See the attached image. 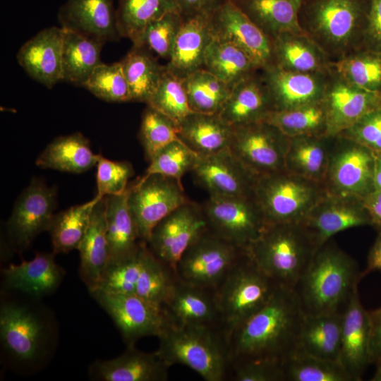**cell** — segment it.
<instances>
[{
	"mask_svg": "<svg viewBox=\"0 0 381 381\" xmlns=\"http://www.w3.org/2000/svg\"><path fill=\"white\" fill-rule=\"evenodd\" d=\"M305 315L295 291L278 286L264 306L228 336L231 362L258 358L283 363L298 349Z\"/></svg>",
	"mask_w": 381,
	"mask_h": 381,
	"instance_id": "obj_1",
	"label": "cell"
},
{
	"mask_svg": "<svg viewBox=\"0 0 381 381\" xmlns=\"http://www.w3.org/2000/svg\"><path fill=\"white\" fill-rule=\"evenodd\" d=\"M361 278L356 260L327 241L294 290L306 315L342 313Z\"/></svg>",
	"mask_w": 381,
	"mask_h": 381,
	"instance_id": "obj_2",
	"label": "cell"
},
{
	"mask_svg": "<svg viewBox=\"0 0 381 381\" xmlns=\"http://www.w3.org/2000/svg\"><path fill=\"white\" fill-rule=\"evenodd\" d=\"M370 0H305L299 24L335 62L361 49Z\"/></svg>",
	"mask_w": 381,
	"mask_h": 381,
	"instance_id": "obj_3",
	"label": "cell"
},
{
	"mask_svg": "<svg viewBox=\"0 0 381 381\" xmlns=\"http://www.w3.org/2000/svg\"><path fill=\"white\" fill-rule=\"evenodd\" d=\"M319 248L301 223L267 224L246 250L278 286L294 289Z\"/></svg>",
	"mask_w": 381,
	"mask_h": 381,
	"instance_id": "obj_4",
	"label": "cell"
},
{
	"mask_svg": "<svg viewBox=\"0 0 381 381\" xmlns=\"http://www.w3.org/2000/svg\"><path fill=\"white\" fill-rule=\"evenodd\" d=\"M158 338L156 351L169 367L186 365L206 381H224L229 375L230 352L219 328L169 325Z\"/></svg>",
	"mask_w": 381,
	"mask_h": 381,
	"instance_id": "obj_5",
	"label": "cell"
},
{
	"mask_svg": "<svg viewBox=\"0 0 381 381\" xmlns=\"http://www.w3.org/2000/svg\"><path fill=\"white\" fill-rule=\"evenodd\" d=\"M278 286L245 250L214 290L226 340L233 330L265 305Z\"/></svg>",
	"mask_w": 381,
	"mask_h": 381,
	"instance_id": "obj_6",
	"label": "cell"
},
{
	"mask_svg": "<svg viewBox=\"0 0 381 381\" xmlns=\"http://www.w3.org/2000/svg\"><path fill=\"white\" fill-rule=\"evenodd\" d=\"M325 186L286 170L255 178L253 197L268 224L301 223L326 194Z\"/></svg>",
	"mask_w": 381,
	"mask_h": 381,
	"instance_id": "obj_7",
	"label": "cell"
},
{
	"mask_svg": "<svg viewBox=\"0 0 381 381\" xmlns=\"http://www.w3.org/2000/svg\"><path fill=\"white\" fill-rule=\"evenodd\" d=\"M52 329L30 305L4 301L0 307V339L4 351L23 365H32L47 353Z\"/></svg>",
	"mask_w": 381,
	"mask_h": 381,
	"instance_id": "obj_8",
	"label": "cell"
},
{
	"mask_svg": "<svg viewBox=\"0 0 381 381\" xmlns=\"http://www.w3.org/2000/svg\"><path fill=\"white\" fill-rule=\"evenodd\" d=\"M374 152L337 135L330 150L324 186L327 193L363 199L374 190Z\"/></svg>",
	"mask_w": 381,
	"mask_h": 381,
	"instance_id": "obj_9",
	"label": "cell"
},
{
	"mask_svg": "<svg viewBox=\"0 0 381 381\" xmlns=\"http://www.w3.org/2000/svg\"><path fill=\"white\" fill-rule=\"evenodd\" d=\"M244 251L207 229L183 253L176 274L186 283L214 291Z\"/></svg>",
	"mask_w": 381,
	"mask_h": 381,
	"instance_id": "obj_10",
	"label": "cell"
},
{
	"mask_svg": "<svg viewBox=\"0 0 381 381\" xmlns=\"http://www.w3.org/2000/svg\"><path fill=\"white\" fill-rule=\"evenodd\" d=\"M202 207L208 229L243 250L268 224L253 196L209 195Z\"/></svg>",
	"mask_w": 381,
	"mask_h": 381,
	"instance_id": "obj_11",
	"label": "cell"
},
{
	"mask_svg": "<svg viewBox=\"0 0 381 381\" xmlns=\"http://www.w3.org/2000/svg\"><path fill=\"white\" fill-rule=\"evenodd\" d=\"M289 138L265 121L233 127L229 150L257 177L285 170Z\"/></svg>",
	"mask_w": 381,
	"mask_h": 381,
	"instance_id": "obj_12",
	"label": "cell"
},
{
	"mask_svg": "<svg viewBox=\"0 0 381 381\" xmlns=\"http://www.w3.org/2000/svg\"><path fill=\"white\" fill-rule=\"evenodd\" d=\"M188 201L181 181L175 178L144 174L131 184L128 204L140 239L147 243L154 227Z\"/></svg>",
	"mask_w": 381,
	"mask_h": 381,
	"instance_id": "obj_13",
	"label": "cell"
},
{
	"mask_svg": "<svg viewBox=\"0 0 381 381\" xmlns=\"http://www.w3.org/2000/svg\"><path fill=\"white\" fill-rule=\"evenodd\" d=\"M90 294L112 319L127 346L144 337H158L170 325L162 308L136 294Z\"/></svg>",
	"mask_w": 381,
	"mask_h": 381,
	"instance_id": "obj_14",
	"label": "cell"
},
{
	"mask_svg": "<svg viewBox=\"0 0 381 381\" xmlns=\"http://www.w3.org/2000/svg\"><path fill=\"white\" fill-rule=\"evenodd\" d=\"M207 229L202 207L189 200L154 227L147 245L158 259L176 273L177 263L183 253Z\"/></svg>",
	"mask_w": 381,
	"mask_h": 381,
	"instance_id": "obj_15",
	"label": "cell"
},
{
	"mask_svg": "<svg viewBox=\"0 0 381 381\" xmlns=\"http://www.w3.org/2000/svg\"><path fill=\"white\" fill-rule=\"evenodd\" d=\"M56 190L34 179L17 199L7 222L8 236L18 251L26 249L41 233L49 230L56 205Z\"/></svg>",
	"mask_w": 381,
	"mask_h": 381,
	"instance_id": "obj_16",
	"label": "cell"
},
{
	"mask_svg": "<svg viewBox=\"0 0 381 381\" xmlns=\"http://www.w3.org/2000/svg\"><path fill=\"white\" fill-rule=\"evenodd\" d=\"M210 27L213 39L238 47L260 70L273 66L272 38L231 0H226L210 14Z\"/></svg>",
	"mask_w": 381,
	"mask_h": 381,
	"instance_id": "obj_17",
	"label": "cell"
},
{
	"mask_svg": "<svg viewBox=\"0 0 381 381\" xmlns=\"http://www.w3.org/2000/svg\"><path fill=\"white\" fill-rule=\"evenodd\" d=\"M327 135L336 136L367 113L381 107V92L360 88L344 80L331 67L323 96Z\"/></svg>",
	"mask_w": 381,
	"mask_h": 381,
	"instance_id": "obj_18",
	"label": "cell"
},
{
	"mask_svg": "<svg viewBox=\"0 0 381 381\" xmlns=\"http://www.w3.org/2000/svg\"><path fill=\"white\" fill-rule=\"evenodd\" d=\"M301 224L320 248L337 233L371 225V220L361 198L326 193Z\"/></svg>",
	"mask_w": 381,
	"mask_h": 381,
	"instance_id": "obj_19",
	"label": "cell"
},
{
	"mask_svg": "<svg viewBox=\"0 0 381 381\" xmlns=\"http://www.w3.org/2000/svg\"><path fill=\"white\" fill-rule=\"evenodd\" d=\"M192 173L209 195L253 196L255 179L229 149L210 155H199Z\"/></svg>",
	"mask_w": 381,
	"mask_h": 381,
	"instance_id": "obj_20",
	"label": "cell"
},
{
	"mask_svg": "<svg viewBox=\"0 0 381 381\" xmlns=\"http://www.w3.org/2000/svg\"><path fill=\"white\" fill-rule=\"evenodd\" d=\"M60 27L103 44L118 41L114 0H66L58 12Z\"/></svg>",
	"mask_w": 381,
	"mask_h": 381,
	"instance_id": "obj_21",
	"label": "cell"
},
{
	"mask_svg": "<svg viewBox=\"0 0 381 381\" xmlns=\"http://www.w3.org/2000/svg\"><path fill=\"white\" fill-rule=\"evenodd\" d=\"M370 328V313L363 306L357 287L342 313L339 356V363L354 381L361 380L371 363Z\"/></svg>",
	"mask_w": 381,
	"mask_h": 381,
	"instance_id": "obj_22",
	"label": "cell"
},
{
	"mask_svg": "<svg viewBox=\"0 0 381 381\" xmlns=\"http://www.w3.org/2000/svg\"><path fill=\"white\" fill-rule=\"evenodd\" d=\"M63 39L61 27L44 28L26 41L16 55L24 71L47 88L62 81Z\"/></svg>",
	"mask_w": 381,
	"mask_h": 381,
	"instance_id": "obj_23",
	"label": "cell"
},
{
	"mask_svg": "<svg viewBox=\"0 0 381 381\" xmlns=\"http://www.w3.org/2000/svg\"><path fill=\"white\" fill-rule=\"evenodd\" d=\"M330 71L300 73L275 66L260 70L271 94L274 110L292 109L322 99Z\"/></svg>",
	"mask_w": 381,
	"mask_h": 381,
	"instance_id": "obj_24",
	"label": "cell"
},
{
	"mask_svg": "<svg viewBox=\"0 0 381 381\" xmlns=\"http://www.w3.org/2000/svg\"><path fill=\"white\" fill-rule=\"evenodd\" d=\"M162 308L170 325L207 326L222 330L212 290L186 283L177 278Z\"/></svg>",
	"mask_w": 381,
	"mask_h": 381,
	"instance_id": "obj_25",
	"label": "cell"
},
{
	"mask_svg": "<svg viewBox=\"0 0 381 381\" xmlns=\"http://www.w3.org/2000/svg\"><path fill=\"white\" fill-rule=\"evenodd\" d=\"M169 368L157 351L147 353L131 346L116 358L93 362L89 375L102 381H166Z\"/></svg>",
	"mask_w": 381,
	"mask_h": 381,
	"instance_id": "obj_26",
	"label": "cell"
},
{
	"mask_svg": "<svg viewBox=\"0 0 381 381\" xmlns=\"http://www.w3.org/2000/svg\"><path fill=\"white\" fill-rule=\"evenodd\" d=\"M274 111L271 94L260 70L246 77L231 90L218 114L232 127L265 121Z\"/></svg>",
	"mask_w": 381,
	"mask_h": 381,
	"instance_id": "obj_27",
	"label": "cell"
},
{
	"mask_svg": "<svg viewBox=\"0 0 381 381\" xmlns=\"http://www.w3.org/2000/svg\"><path fill=\"white\" fill-rule=\"evenodd\" d=\"M212 39L210 14L183 16L167 68L182 79L203 68L205 53Z\"/></svg>",
	"mask_w": 381,
	"mask_h": 381,
	"instance_id": "obj_28",
	"label": "cell"
},
{
	"mask_svg": "<svg viewBox=\"0 0 381 381\" xmlns=\"http://www.w3.org/2000/svg\"><path fill=\"white\" fill-rule=\"evenodd\" d=\"M54 255L53 252L37 253L31 260L8 265L2 271L4 286L35 298L54 293L65 276Z\"/></svg>",
	"mask_w": 381,
	"mask_h": 381,
	"instance_id": "obj_29",
	"label": "cell"
},
{
	"mask_svg": "<svg viewBox=\"0 0 381 381\" xmlns=\"http://www.w3.org/2000/svg\"><path fill=\"white\" fill-rule=\"evenodd\" d=\"M273 66L300 73H327L332 61L303 31L284 32L272 38Z\"/></svg>",
	"mask_w": 381,
	"mask_h": 381,
	"instance_id": "obj_30",
	"label": "cell"
},
{
	"mask_svg": "<svg viewBox=\"0 0 381 381\" xmlns=\"http://www.w3.org/2000/svg\"><path fill=\"white\" fill-rule=\"evenodd\" d=\"M106 196L95 205L89 226L80 243L79 274L90 293L96 290L109 262L107 236Z\"/></svg>",
	"mask_w": 381,
	"mask_h": 381,
	"instance_id": "obj_31",
	"label": "cell"
},
{
	"mask_svg": "<svg viewBox=\"0 0 381 381\" xmlns=\"http://www.w3.org/2000/svg\"><path fill=\"white\" fill-rule=\"evenodd\" d=\"M334 137L322 135L289 138L285 170L324 184Z\"/></svg>",
	"mask_w": 381,
	"mask_h": 381,
	"instance_id": "obj_32",
	"label": "cell"
},
{
	"mask_svg": "<svg viewBox=\"0 0 381 381\" xmlns=\"http://www.w3.org/2000/svg\"><path fill=\"white\" fill-rule=\"evenodd\" d=\"M101 155L91 149L81 133L61 135L49 143L36 159V165L64 172L80 174L97 164Z\"/></svg>",
	"mask_w": 381,
	"mask_h": 381,
	"instance_id": "obj_33",
	"label": "cell"
},
{
	"mask_svg": "<svg viewBox=\"0 0 381 381\" xmlns=\"http://www.w3.org/2000/svg\"><path fill=\"white\" fill-rule=\"evenodd\" d=\"M233 127L218 114L192 112L179 125V138L198 155L229 149Z\"/></svg>",
	"mask_w": 381,
	"mask_h": 381,
	"instance_id": "obj_34",
	"label": "cell"
},
{
	"mask_svg": "<svg viewBox=\"0 0 381 381\" xmlns=\"http://www.w3.org/2000/svg\"><path fill=\"white\" fill-rule=\"evenodd\" d=\"M270 38L284 32L303 31L299 13L305 0H231Z\"/></svg>",
	"mask_w": 381,
	"mask_h": 381,
	"instance_id": "obj_35",
	"label": "cell"
},
{
	"mask_svg": "<svg viewBox=\"0 0 381 381\" xmlns=\"http://www.w3.org/2000/svg\"><path fill=\"white\" fill-rule=\"evenodd\" d=\"M342 313L305 315L298 349L323 359L339 362Z\"/></svg>",
	"mask_w": 381,
	"mask_h": 381,
	"instance_id": "obj_36",
	"label": "cell"
},
{
	"mask_svg": "<svg viewBox=\"0 0 381 381\" xmlns=\"http://www.w3.org/2000/svg\"><path fill=\"white\" fill-rule=\"evenodd\" d=\"M130 191L131 186H128L121 195L106 196L109 262L131 255L142 242L129 207Z\"/></svg>",
	"mask_w": 381,
	"mask_h": 381,
	"instance_id": "obj_37",
	"label": "cell"
},
{
	"mask_svg": "<svg viewBox=\"0 0 381 381\" xmlns=\"http://www.w3.org/2000/svg\"><path fill=\"white\" fill-rule=\"evenodd\" d=\"M104 44L77 32L64 29L62 81L84 87L101 63Z\"/></svg>",
	"mask_w": 381,
	"mask_h": 381,
	"instance_id": "obj_38",
	"label": "cell"
},
{
	"mask_svg": "<svg viewBox=\"0 0 381 381\" xmlns=\"http://www.w3.org/2000/svg\"><path fill=\"white\" fill-rule=\"evenodd\" d=\"M120 62L131 101L147 104L159 85L165 66L161 65L147 48L135 45Z\"/></svg>",
	"mask_w": 381,
	"mask_h": 381,
	"instance_id": "obj_39",
	"label": "cell"
},
{
	"mask_svg": "<svg viewBox=\"0 0 381 381\" xmlns=\"http://www.w3.org/2000/svg\"><path fill=\"white\" fill-rule=\"evenodd\" d=\"M170 12H181L179 0H119V33L136 44L150 23Z\"/></svg>",
	"mask_w": 381,
	"mask_h": 381,
	"instance_id": "obj_40",
	"label": "cell"
},
{
	"mask_svg": "<svg viewBox=\"0 0 381 381\" xmlns=\"http://www.w3.org/2000/svg\"><path fill=\"white\" fill-rule=\"evenodd\" d=\"M203 68L232 88L239 81L260 70L236 45L212 39L204 56Z\"/></svg>",
	"mask_w": 381,
	"mask_h": 381,
	"instance_id": "obj_41",
	"label": "cell"
},
{
	"mask_svg": "<svg viewBox=\"0 0 381 381\" xmlns=\"http://www.w3.org/2000/svg\"><path fill=\"white\" fill-rule=\"evenodd\" d=\"M101 198L96 195L83 205L73 206L54 215L48 231L54 254L78 249L89 226L93 207Z\"/></svg>",
	"mask_w": 381,
	"mask_h": 381,
	"instance_id": "obj_42",
	"label": "cell"
},
{
	"mask_svg": "<svg viewBox=\"0 0 381 381\" xmlns=\"http://www.w3.org/2000/svg\"><path fill=\"white\" fill-rule=\"evenodd\" d=\"M265 121L288 138L327 135V116L323 99L292 109L274 110Z\"/></svg>",
	"mask_w": 381,
	"mask_h": 381,
	"instance_id": "obj_43",
	"label": "cell"
},
{
	"mask_svg": "<svg viewBox=\"0 0 381 381\" xmlns=\"http://www.w3.org/2000/svg\"><path fill=\"white\" fill-rule=\"evenodd\" d=\"M177 278L174 271L158 259L145 243L135 294L162 308Z\"/></svg>",
	"mask_w": 381,
	"mask_h": 381,
	"instance_id": "obj_44",
	"label": "cell"
},
{
	"mask_svg": "<svg viewBox=\"0 0 381 381\" xmlns=\"http://www.w3.org/2000/svg\"><path fill=\"white\" fill-rule=\"evenodd\" d=\"M190 109L194 112L219 114L231 88L204 68L183 79Z\"/></svg>",
	"mask_w": 381,
	"mask_h": 381,
	"instance_id": "obj_45",
	"label": "cell"
},
{
	"mask_svg": "<svg viewBox=\"0 0 381 381\" xmlns=\"http://www.w3.org/2000/svg\"><path fill=\"white\" fill-rule=\"evenodd\" d=\"M286 381H354L338 361L323 359L299 349L283 361Z\"/></svg>",
	"mask_w": 381,
	"mask_h": 381,
	"instance_id": "obj_46",
	"label": "cell"
},
{
	"mask_svg": "<svg viewBox=\"0 0 381 381\" xmlns=\"http://www.w3.org/2000/svg\"><path fill=\"white\" fill-rule=\"evenodd\" d=\"M331 67L347 82L366 90L381 92V53L360 49L332 62Z\"/></svg>",
	"mask_w": 381,
	"mask_h": 381,
	"instance_id": "obj_47",
	"label": "cell"
},
{
	"mask_svg": "<svg viewBox=\"0 0 381 381\" xmlns=\"http://www.w3.org/2000/svg\"><path fill=\"white\" fill-rule=\"evenodd\" d=\"M173 120L178 126L190 113L183 79L165 70L155 92L147 103Z\"/></svg>",
	"mask_w": 381,
	"mask_h": 381,
	"instance_id": "obj_48",
	"label": "cell"
},
{
	"mask_svg": "<svg viewBox=\"0 0 381 381\" xmlns=\"http://www.w3.org/2000/svg\"><path fill=\"white\" fill-rule=\"evenodd\" d=\"M145 243L142 241L131 255L109 262L95 291L112 294H135Z\"/></svg>",
	"mask_w": 381,
	"mask_h": 381,
	"instance_id": "obj_49",
	"label": "cell"
},
{
	"mask_svg": "<svg viewBox=\"0 0 381 381\" xmlns=\"http://www.w3.org/2000/svg\"><path fill=\"white\" fill-rule=\"evenodd\" d=\"M139 139L150 161L162 148L180 139L179 126L167 116L147 104L142 115Z\"/></svg>",
	"mask_w": 381,
	"mask_h": 381,
	"instance_id": "obj_50",
	"label": "cell"
},
{
	"mask_svg": "<svg viewBox=\"0 0 381 381\" xmlns=\"http://www.w3.org/2000/svg\"><path fill=\"white\" fill-rule=\"evenodd\" d=\"M84 87L106 102L131 101L128 84L120 61L101 63L95 68Z\"/></svg>",
	"mask_w": 381,
	"mask_h": 381,
	"instance_id": "obj_51",
	"label": "cell"
},
{
	"mask_svg": "<svg viewBox=\"0 0 381 381\" xmlns=\"http://www.w3.org/2000/svg\"><path fill=\"white\" fill-rule=\"evenodd\" d=\"M198 157L199 155L181 139L176 140L152 157L145 175L159 174L181 181L183 175L192 172Z\"/></svg>",
	"mask_w": 381,
	"mask_h": 381,
	"instance_id": "obj_52",
	"label": "cell"
},
{
	"mask_svg": "<svg viewBox=\"0 0 381 381\" xmlns=\"http://www.w3.org/2000/svg\"><path fill=\"white\" fill-rule=\"evenodd\" d=\"M183 20L181 12H170L150 23L135 46H143L157 56L169 60Z\"/></svg>",
	"mask_w": 381,
	"mask_h": 381,
	"instance_id": "obj_53",
	"label": "cell"
},
{
	"mask_svg": "<svg viewBox=\"0 0 381 381\" xmlns=\"http://www.w3.org/2000/svg\"><path fill=\"white\" fill-rule=\"evenodd\" d=\"M229 374L234 381H286L282 362L268 358L234 360Z\"/></svg>",
	"mask_w": 381,
	"mask_h": 381,
	"instance_id": "obj_54",
	"label": "cell"
},
{
	"mask_svg": "<svg viewBox=\"0 0 381 381\" xmlns=\"http://www.w3.org/2000/svg\"><path fill=\"white\" fill-rule=\"evenodd\" d=\"M133 174L129 162L112 161L101 155L97 164V195L102 198L123 193Z\"/></svg>",
	"mask_w": 381,
	"mask_h": 381,
	"instance_id": "obj_55",
	"label": "cell"
},
{
	"mask_svg": "<svg viewBox=\"0 0 381 381\" xmlns=\"http://www.w3.org/2000/svg\"><path fill=\"white\" fill-rule=\"evenodd\" d=\"M339 135L356 141L373 152H381V107L367 113Z\"/></svg>",
	"mask_w": 381,
	"mask_h": 381,
	"instance_id": "obj_56",
	"label": "cell"
},
{
	"mask_svg": "<svg viewBox=\"0 0 381 381\" xmlns=\"http://www.w3.org/2000/svg\"><path fill=\"white\" fill-rule=\"evenodd\" d=\"M361 49L381 53V0H370Z\"/></svg>",
	"mask_w": 381,
	"mask_h": 381,
	"instance_id": "obj_57",
	"label": "cell"
},
{
	"mask_svg": "<svg viewBox=\"0 0 381 381\" xmlns=\"http://www.w3.org/2000/svg\"><path fill=\"white\" fill-rule=\"evenodd\" d=\"M226 0H179L183 16L195 13L210 14Z\"/></svg>",
	"mask_w": 381,
	"mask_h": 381,
	"instance_id": "obj_58",
	"label": "cell"
},
{
	"mask_svg": "<svg viewBox=\"0 0 381 381\" xmlns=\"http://www.w3.org/2000/svg\"><path fill=\"white\" fill-rule=\"evenodd\" d=\"M371 321L370 351L371 363L381 358V315L369 311Z\"/></svg>",
	"mask_w": 381,
	"mask_h": 381,
	"instance_id": "obj_59",
	"label": "cell"
},
{
	"mask_svg": "<svg viewBox=\"0 0 381 381\" xmlns=\"http://www.w3.org/2000/svg\"><path fill=\"white\" fill-rule=\"evenodd\" d=\"M363 205L370 217L371 226L381 229V190H373L363 199Z\"/></svg>",
	"mask_w": 381,
	"mask_h": 381,
	"instance_id": "obj_60",
	"label": "cell"
},
{
	"mask_svg": "<svg viewBox=\"0 0 381 381\" xmlns=\"http://www.w3.org/2000/svg\"><path fill=\"white\" fill-rule=\"evenodd\" d=\"M375 271L381 272V229L368 253L366 267L361 272V277Z\"/></svg>",
	"mask_w": 381,
	"mask_h": 381,
	"instance_id": "obj_61",
	"label": "cell"
},
{
	"mask_svg": "<svg viewBox=\"0 0 381 381\" xmlns=\"http://www.w3.org/2000/svg\"><path fill=\"white\" fill-rule=\"evenodd\" d=\"M374 190H381V152H374Z\"/></svg>",
	"mask_w": 381,
	"mask_h": 381,
	"instance_id": "obj_62",
	"label": "cell"
},
{
	"mask_svg": "<svg viewBox=\"0 0 381 381\" xmlns=\"http://www.w3.org/2000/svg\"><path fill=\"white\" fill-rule=\"evenodd\" d=\"M375 363H376V370L371 380L372 381H381V358H380Z\"/></svg>",
	"mask_w": 381,
	"mask_h": 381,
	"instance_id": "obj_63",
	"label": "cell"
},
{
	"mask_svg": "<svg viewBox=\"0 0 381 381\" xmlns=\"http://www.w3.org/2000/svg\"><path fill=\"white\" fill-rule=\"evenodd\" d=\"M374 313H377V314H379V315H381V307L379 308L377 310H373Z\"/></svg>",
	"mask_w": 381,
	"mask_h": 381,
	"instance_id": "obj_64",
	"label": "cell"
}]
</instances>
